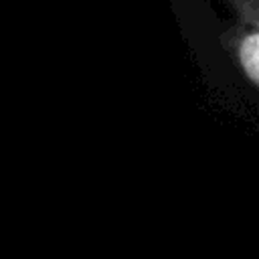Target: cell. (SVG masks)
Returning <instances> with one entry per match:
<instances>
[{"label":"cell","instance_id":"6da1fadb","mask_svg":"<svg viewBox=\"0 0 259 259\" xmlns=\"http://www.w3.org/2000/svg\"><path fill=\"white\" fill-rule=\"evenodd\" d=\"M237 12L231 49L243 75L259 87V0H231Z\"/></svg>","mask_w":259,"mask_h":259}]
</instances>
